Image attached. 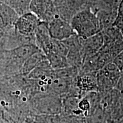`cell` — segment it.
<instances>
[{
  "instance_id": "1",
  "label": "cell",
  "mask_w": 123,
  "mask_h": 123,
  "mask_svg": "<svg viewBox=\"0 0 123 123\" xmlns=\"http://www.w3.org/2000/svg\"><path fill=\"white\" fill-rule=\"evenodd\" d=\"M40 50L34 44H27L0 54V73L10 74L20 73L25 62Z\"/></svg>"
},
{
  "instance_id": "2",
  "label": "cell",
  "mask_w": 123,
  "mask_h": 123,
  "mask_svg": "<svg viewBox=\"0 0 123 123\" xmlns=\"http://www.w3.org/2000/svg\"><path fill=\"white\" fill-rule=\"evenodd\" d=\"M70 22L75 34L83 39L93 36L101 31L96 13L90 7L76 13Z\"/></svg>"
},
{
  "instance_id": "3",
  "label": "cell",
  "mask_w": 123,
  "mask_h": 123,
  "mask_svg": "<svg viewBox=\"0 0 123 123\" xmlns=\"http://www.w3.org/2000/svg\"><path fill=\"white\" fill-rule=\"evenodd\" d=\"M58 15L70 22L73 17L78 12L94 6L96 0H54Z\"/></svg>"
},
{
  "instance_id": "4",
  "label": "cell",
  "mask_w": 123,
  "mask_h": 123,
  "mask_svg": "<svg viewBox=\"0 0 123 123\" xmlns=\"http://www.w3.org/2000/svg\"><path fill=\"white\" fill-rule=\"evenodd\" d=\"M29 12L40 21L49 23L58 15L54 0H31Z\"/></svg>"
},
{
  "instance_id": "5",
  "label": "cell",
  "mask_w": 123,
  "mask_h": 123,
  "mask_svg": "<svg viewBox=\"0 0 123 123\" xmlns=\"http://www.w3.org/2000/svg\"><path fill=\"white\" fill-rule=\"evenodd\" d=\"M104 39L102 48L114 58L123 51V35L114 26L101 31Z\"/></svg>"
},
{
  "instance_id": "6",
  "label": "cell",
  "mask_w": 123,
  "mask_h": 123,
  "mask_svg": "<svg viewBox=\"0 0 123 123\" xmlns=\"http://www.w3.org/2000/svg\"><path fill=\"white\" fill-rule=\"evenodd\" d=\"M51 37L57 41H64L75 34L70 22L59 15L47 23Z\"/></svg>"
},
{
  "instance_id": "7",
  "label": "cell",
  "mask_w": 123,
  "mask_h": 123,
  "mask_svg": "<svg viewBox=\"0 0 123 123\" xmlns=\"http://www.w3.org/2000/svg\"><path fill=\"white\" fill-rule=\"evenodd\" d=\"M39 22V19L34 14L29 12L19 16L15 24L14 29L19 34L34 38Z\"/></svg>"
},
{
  "instance_id": "8",
  "label": "cell",
  "mask_w": 123,
  "mask_h": 123,
  "mask_svg": "<svg viewBox=\"0 0 123 123\" xmlns=\"http://www.w3.org/2000/svg\"><path fill=\"white\" fill-rule=\"evenodd\" d=\"M34 38L35 45L46 56L51 50L53 43L47 23L40 21L35 32Z\"/></svg>"
},
{
  "instance_id": "9",
  "label": "cell",
  "mask_w": 123,
  "mask_h": 123,
  "mask_svg": "<svg viewBox=\"0 0 123 123\" xmlns=\"http://www.w3.org/2000/svg\"><path fill=\"white\" fill-rule=\"evenodd\" d=\"M80 42L84 61L87 58L96 54L102 49L104 44L103 36L101 31L85 39L80 38Z\"/></svg>"
},
{
  "instance_id": "10",
  "label": "cell",
  "mask_w": 123,
  "mask_h": 123,
  "mask_svg": "<svg viewBox=\"0 0 123 123\" xmlns=\"http://www.w3.org/2000/svg\"><path fill=\"white\" fill-rule=\"evenodd\" d=\"M18 17L13 9L0 2V29L4 32L14 28Z\"/></svg>"
},
{
  "instance_id": "11",
  "label": "cell",
  "mask_w": 123,
  "mask_h": 123,
  "mask_svg": "<svg viewBox=\"0 0 123 123\" xmlns=\"http://www.w3.org/2000/svg\"><path fill=\"white\" fill-rule=\"evenodd\" d=\"M97 73H79L76 83L82 91L93 92L98 88L96 78Z\"/></svg>"
},
{
  "instance_id": "12",
  "label": "cell",
  "mask_w": 123,
  "mask_h": 123,
  "mask_svg": "<svg viewBox=\"0 0 123 123\" xmlns=\"http://www.w3.org/2000/svg\"><path fill=\"white\" fill-rule=\"evenodd\" d=\"M47 59L46 55L41 51H38L29 57L25 62L21 68L20 73L24 75H28L34 69L39 65L42 62Z\"/></svg>"
},
{
  "instance_id": "13",
  "label": "cell",
  "mask_w": 123,
  "mask_h": 123,
  "mask_svg": "<svg viewBox=\"0 0 123 123\" xmlns=\"http://www.w3.org/2000/svg\"><path fill=\"white\" fill-rule=\"evenodd\" d=\"M99 20L101 31L112 26L117 17V11L101 9L95 12Z\"/></svg>"
},
{
  "instance_id": "14",
  "label": "cell",
  "mask_w": 123,
  "mask_h": 123,
  "mask_svg": "<svg viewBox=\"0 0 123 123\" xmlns=\"http://www.w3.org/2000/svg\"><path fill=\"white\" fill-rule=\"evenodd\" d=\"M31 0H0V2L13 9L18 15L29 12V6Z\"/></svg>"
},
{
  "instance_id": "15",
  "label": "cell",
  "mask_w": 123,
  "mask_h": 123,
  "mask_svg": "<svg viewBox=\"0 0 123 123\" xmlns=\"http://www.w3.org/2000/svg\"><path fill=\"white\" fill-rule=\"evenodd\" d=\"M47 60L51 68L54 70L68 67L69 64L66 56L54 52H50L46 55Z\"/></svg>"
},
{
  "instance_id": "16",
  "label": "cell",
  "mask_w": 123,
  "mask_h": 123,
  "mask_svg": "<svg viewBox=\"0 0 123 123\" xmlns=\"http://www.w3.org/2000/svg\"><path fill=\"white\" fill-rule=\"evenodd\" d=\"M121 0H96L91 9L94 12L99 10H110L117 11L118 7Z\"/></svg>"
},
{
  "instance_id": "17",
  "label": "cell",
  "mask_w": 123,
  "mask_h": 123,
  "mask_svg": "<svg viewBox=\"0 0 123 123\" xmlns=\"http://www.w3.org/2000/svg\"><path fill=\"white\" fill-rule=\"evenodd\" d=\"M112 62L117 66L121 72L123 71V51L117 55L113 58Z\"/></svg>"
},
{
  "instance_id": "18",
  "label": "cell",
  "mask_w": 123,
  "mask_h": 123,
  "mask_svg": "<svg viewBox=\"0 0 123 123\" xmlns=\"http://www.w3.org/2000/svg\"><path fill=\"white\" fill-rule=\"evenodd\" d=\"M6 50L5 48L4 42H3L2 39H0V54H1L3 51Z\"/></svg>"
},
{
  "instance_id": "19",
  "label": "cell",
  "mask_w": 123,
  "mask_h": 123,
  "mask_svg": "<svg viewBox=\"0 0 123 123\" xmlns=\"http://www.w3.org/2000/svg\"><path fill=\"white\" fill-rule=\"evenodd\" d=\"M1 104L2 106H5V102L4 100H2L1 101Z\"/></svg>"
},
{
  "instance_id": "20",
  "label": "cell",
  "mask_w": 123,
  "mask_h": 123,
  "mask_svg": "<svg viewBox=\"0 0 123 123\" xmlns=\"http://www.w3.org/2000/svg\"><path fill=\"white\" fill-rule=\"evenodd\" d=\"M8 105H9L8 103H5V105H6V106H7Z\"/></svg>"
}]
</instances>
